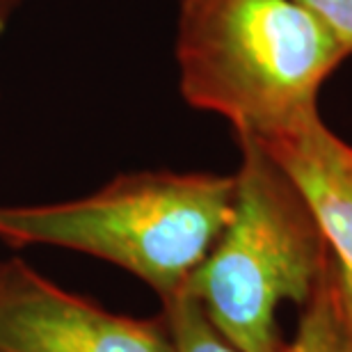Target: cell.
<instances>
[{
  "label": "cell",
  "instance_id": "1",
  "mask_svg": "<svg viewBox=\"0 0 352 352\" xmlns=\"http://www.w3.org/2000/svg\"><path fill=\"white\" fill-rule=\"evenodd\" d=\"M352 55L298 0H181L183 98L236 135L277 140L318 117V91Z\"/></svg>",
  "mask_w": 352,
  "mask_h": 352
},
{
  "label": "cell",
  "instance_id": "2",
  "mask_svg": "<svg viewBox=\"0 0 352 352\" xmlns=\"http://www.w3.org/2000/svg\"><path fill=\"white\" fill-rule=\"evenodd\" d=\"M236 138L241 165L231 217L186 291L234 348L281 352L279 307H305L332 267L334 252L284 167L258 140Z\"/></svg>",
  "mask_w": 352,
  "mask_h": 352
},
{
  "label": "cell",
  "instance_id": "3",
  "mask_svg": "<svg viewBox=\"0 0 352 352\" xmlns=\"http://www.w3.org/2000/svg\"><path fill=\"white\" fill-rule=\"evenodd\" d=\"M234 208V176L133 172L94 195L58 204H0V241L51 245L115 263L158 293L186 288Z\"/></svg>",
  "mask_w": 352,
  "mask_h": 352
},
{
  "label": "cell",
  "instance_id": "4",
  "mask_svg": "<svg viewBox=\"0 0 352 352\" xmlns=\"http://www.w3.org/2000/svg\"><path fill=\"white\" fill-rule=\"evenodd\" d=\"M0 352H174L165 316L133 318L0 261Z\"/></svg>",
  "mask_w": 352,
  "mask_h": 352
},
{
  "label": "cell",
  "instance_id": "5",
  "mask_svg": "<svg viewBox=\"0 0 352 352\" xmlns=\"http://www.w3.org/2000/svg\"><path fill=\"white\" fill-rule=\"evenodd\" d=\"M258 142L302 190L334 256L352 267V144L334 135L320 115L288 135Z\"/></svg>",
  "mask_w": 352,
  "mask_h": 352
},
{
  "label": "cell",
  "instance_id": "6",
  "mask_svg": "<svg viewBox=\"0 0 352 352\" xmlns=\"http://www.w3.org/2000/svg\"><path fill=\"white\" fill-rule=\"evenodd\" d=\"M174 352H241L210 325L204 309L186 288L163 302Z\"/></svg>",
  "mask_w": 352,
  "mask_h": 352
},
{
  "label": "cell",
  "instance_id": "7",
  "mask_svg": "<svg viewBox=\"0 0 352 352\" xmlns=\"http://www.w3.org/2000/svg\"><path fill=\"white\" fill-rule=\"evenodd\" d=\"M329 274H332V267L327 270L325 279L320 281L318 291L305 305V314L300 318L295 339L286 343L281 352H343L339 341V327H336Z\"/></svg>",
  "mask_w": 352,
  "mask_h": 352
},
{
  "label": "cell",
  "instance_id": "8",
  "mask_svg": "<svg viewBox=\"0 0 352 352\" xmlns=\"http://www.w3.org/2000/svg\"><path fill=\"white\" fill-rule=\"evenodd\" d=\"M329 286H332V302L341 350L352 352V267L341 263L336 256L332 274H329Z\"/></svg>",
  "mask_w": 352,
  "mask_h": 352
},
{
  "label": "cell",
  "instance_id": "9",
  "mask_svg": "<svg viewBox=\"0 0 352 352\" xmlns=\"http://www.w3.org/2000/svg\"><path fill=\"white\" fill-rule=\"evenodd\" d=\"M316 14L352 53V0H298Z\"/></svg>",
  "mask_w": 352,
  "mask_h": 352
},
{
  "label": "cell",
  "instance_id": "10",
  "mask_svg": "<svg viewBox=\"0 0 352 352\" xmlns=\"http://www.w3.org/2000/svg\"><path fill=\"white\" fill-rule=\"evenodd\" d=\"M19 0H0V32H3V28L7 23V19L12 16V12L16 10Z\"/></svg>",
  "mask_w": 352,
  "mask_h": 352
}]
</instances>
